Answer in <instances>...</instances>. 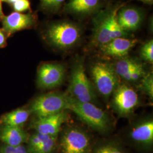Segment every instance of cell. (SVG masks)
<instances>
[{"instance_id": "obj_1", "label": "cell", "mask_w": 153, "mask_h": 153, "mask_svg": "<svg viewBox=\"0 0 153 153\" xmlns=\"http://www.w3.org/2000/svg\"><path fill=\"white\" fill-rule=\"evenodd\" d=\"M68 100L67 109L74 112L82 121L93 129L102 132L107 131L109 129V117L103 110L94 103L79 102L69 95Z\"/></svg>"}, {"instance_id": "obj_2", "label": "cell", "mask_w": 153, "mask_h": 153, "mask_svg": "<svg viewBox=\"0 0 153 153\" xmlns=\"http://www.w3.org/2000/svg\"><path fill=\"white\" fill-rule=\"evenodd\" d=\"M68 95L81 102L94 103L96 100L94 88L86 74L82 59H78L73 65Z\"/></svg>"}, {"instance_id": "obj_3", "label": "cell", "mask_w": 153, "mask_h": 153, "mask_svg": "<svg viewBox=\"0 0 153 153\" xmlns=\"http://www.w3.org/2000/svg\"><path fill=\"white\" fill-rule=\"evenodd\" d=\"M82 31L76 24L61 21L50 25L45 37L51 45L60 49H69L76 45L81 37Z\"/></svg>"}, {"instance_id": "obj_4", "label": "cell", "mask_w": 153, "mask_h": 153, "mask_svg": "<svg viewBox=\"0 0 153 153\" xmlns=\"http://www.w3.org/2000/svg\"><path fill=\"white\" fill-rule=\"evenodd\" d=\"M68 99L67 94L46 93L34 99L28 109L36 118L56 115L67 109Z\"/></svg>"}, {"instance_id": "obj_5", "label": "cell", "mask_w": 153, "mask_h": 153, "mask_svg": "<svg viewBox=\"0 0 153 153\" xmlns=\"http://www.w3.org/2000/svg\"><path fill=\"white\" fill-rule=\"evenodd\" d=\"M91 72L99 93L105 98H108L119 85L114 66L105 62H97L93 65Z\"/></svg>"}, {"instance_id": "obj_6", "label": "cell", "mask_w": 153, "mask_h": 153, "mask_svg": "<svg viewBox=\"0 0 153 153\" xmlns=\"http://www.w3.org/2000/svg\"><path fill=\"white\" fill-rule=\"evenodd\" d=\"M119 8L99 13L94 20L92 43L97 47L107 44L112 40V29Z\"/></svg>"}, {"instance_id": "obj_7", "label": "cell", "mask_w": 153, "mask_h": 153, "mask_svg": "<svg viewBox=\"0 0 153 153\" xmlns=\"http://www.w3.org/2000/svg\"><path fill=\"white\" fill-rule=\"evenodd\" d=\"M65 76V69L63 65L56 62L43 63L37 71V85L42 89H52L61 85Z\"/></svg>"}, {"instance_id": "obj_8", "label": "cell", "mask_w": 153, "mask_h": 153, "mask_svg": "<svg viewBox=\"0 0 153 153\" xmlns=\"http://www.w3.org/2000/svg\"><path fill=\"white\" fill-rule=\"evenodd\" d=\"M60 145L62 153H88L90 139L85 131L73 127L66 129L62 134Z\"/></svg>"}, {"instance_id": "obj_9", "label": "cell", "mask_w": 153, "mask_h": 153, "mask_svg": "<svg viewBox=\"0 0 153 153\" xmlns=\"http://www.w3.org/2000/svg\"><path fill=\"white\" fill-rule=\"evenodd\" d=\"M112 95V105L118 114L122 116L130 115L139 104L138 94L128 85H118Z\"/></svg>"}, {"instance_id": "obj_10", "label": "cell", "mask_w": 153, "mask_h": 153, "mask_svg": "<svg viewBox=\"0 0 153 153\" xmlns=\"http://www.w3.org/2000/svg\"><path fill=\"white\" fill-rule=\"evenodd\" d=\"M68 119L65 111H62L56 115L36 118L32 123V128L36 132L49 136H57L61 126Z\"/></svg>"}, {"instance_id": "obj_11", "label": "cell", "mask_w": 153, "mask_h": 153, "mask_svg": "<svg viewBox=\"0 0 153 153\" xmlns=\"http://www.w3.org/2000/svg\"><path fill=\"white\" fill-rule=\"evenodd\" d=\"M137 42L138 40L136 39L118 38L99 48L101 53L104 56L120 59L127 56Z\"/></svg>"}, {"instance_id": "obj_12", "label": "cell", "mask_w": 153, "mask_h": 153, "mask_svg": "<svg viewBox=\"0 0 153 153\" xmlns=\"http://www.w3.org/2000/svg\"><path fill=\"white\" fill-rule=\"evenodd\" d=\"M35 23V17L31 14L13 12L2 18L4 30L10 35L23 29L31 27Z\"/></svg>"}, {"instance_id": "obj_13", "label": "cell", "mask_w": 153, "mask_h": 153, "mask_svg": "<svg viewBox=\"0 0 153 153\" xmlns=\"http://www.w3.org/2000/svg\"><path fill=\"white\" fill-rule=\"evenodd\" d=\"M116 19L119 26L126 32L137 30L142 23V13L134 7H125L117 12Z\"/></svg>"}, {"instance_id": "obj_14", "label": "cell", "mask_w": 153, "mask_h": 153, "mask_svg": "<svg viewBox=\"0 0 153 153\" xmlns=\"http://www.w3.org/2000/svg\"><path fill=\"white\" fill-rule=\"evenodd\" d=\"M29 135L23 128L0 126V141L3 144L18 146L27 142Z\"/></svg>"}, {"instance_id": "obj_15", "label": "cell", "mask_w": 153, "mask_h": 153, "mask_svg": "<svg viewBox=\"0 0 153 153\" xmlns=\"http://www.w3.org/2000/svg\"><path fill=\"white\" fill-rule=\"evenodd\" d=\"M130 136L132 140L142 146H152L153 143V120H145L137 124L131 129Z\"/></svg>"}, {"instance_id": "obj_16", "label": "cell", "mask_w": 153, "mask_h": 153, "mask_svg": "<svg viewBox=\"0 0 153 153\" xmlns=\"http://www.w3.org/2000/svg\"><path fill=\"white\" fill-rule=\"evenodd\" d=\"M99 6V0H69L65 10L75 15L87 16L97 11Z\"/></svg>"}, {"instance_id": "obj_17", "label": "cell", "mask_w": 153, "mask_h": 153, "mask_svg": "<svg viewBox=\"0 0 153 153\" xmlns=\"http://www.w3.org/2000/svg\"><path fill=\"white\" fill-rule=\"evenodd\" d=\"M31 112L25 108H19L2 115L0 126H9L22 128L27 121Z\"/></svg>"}, {"instance_id": "obj_18", "label": "cell", "mask_w": 153, "mask_h": 153, "mask_svg": "<svg viewBox=\"0 0 153 153\" xmlns=\"http://www.w3.org/2000/svg\"><path fill=\"white\" fill-rule=\"evenodd\" d=\"M141 64L136 60L126 57L117 61L114 66L115 71L118 76L123 77L128 73L136 68Z\"/></svg>"}, {"instance_id": "obj_19", "label": "cell", "mask_w": 153, "mask_h": 153, "mask_svg": "<svg viewBox=\"0 0 153 153\" xmlns=\"http://www.w3.org/2000/svg\"><path fill=\"white\" fill-rule=\"evenodd\" d=\"M141 83L139 88L150 99L153 100V76L152 73L145 74L140 79Z\"/></svg>"}, {"instance_id": "obj_20", "label": "cell", "mask_w": 153, "mask_h": 153, "mask_svg": "<svg viewBox=\"0 0 153 153\" xmlns=\"http://www.w3.org/2000/svg\"><path fill=\"white\" fill-rule=\"evenodd\" d=\"M57 141V136L49 138L46 141L35 148L30 153H52L55 150Z\"/></svg>"}, {"instance_id": "obj_21", "label": "cell", "mask_w": 153, "mask_h": 153, "mask_svg": "<svg viewBox=\"0 0 153 153\" xmlns=\"http://www.w3.org/2000/svg\"><path fill=\"white\" fill-rule=\"evenodd\" d=\"M54 136H49L47 135H45L43 134H41L38 132H35L31 136H29L27 140L28 150L29 152L37 148L40 145L43 143L48 140L50 137Z\"/></svg>"}, {"instance_id": "obj_22", "label": "cell", "mask_w": 153, "mask_h": 153, "mask_svg": "<svg viewBox=\"0 0 153 153\" xmlns=\"http://www.w3.org/2000/svg\"><path fill=\"white\" fill-rule=\"evenodd\" d=\"M140 56L143 60L153 64V41L150 40L142 45L140 50Z\"/></svg>"}, {"instance_id": "obj_23", "label": "cell", "mask_w": 153, "mask_h": 153, "mask_svg": "<svg viewBox=\"0 0 153 153\" xmlns=\"http://www.w3.org/2000/svg\"><path fill=\"white\" fill-rule=\"evenodd\" d=\"M146 74L142 64L128 73L122 78L128 82H136L140 80Z\"/></svg>"}, {"instance_id": "obj_24", "label": "cell", "mask_w": 153, "mask_h": 153, "mask_svg": "<svg viewBox=\"0 0 153 153\" xmlns=\"http://www.w3.org/2000/svg\"><path fill=\"white\" fill-rule=\"evenodd\" d=\"M65 0H40V5L44 10L56 12L60 9Z\"/></svg>"}, {"instance_id": "obj_25", "label": "cell", "mask_w": 153, "mask_h": 153, "mask_svg": "<svg viewBox=\"0 0 153 153\" xmlns=\"http://www.w3.org/2000/svg\"><path fill=\"white\" fill-rule=\"evenodd\" d=\"M0 153H30L24 145L11 146L2 144L0 146Z\"/></svg>"}, {"instance_id": "obj_26", "label": "cell", "mask_w": 153, "mask_h": 153, "mask_svg": "<svg viewBox=\"0 0 153 153\" xmlns=\"http://www.w3.org/2000/svg\"><path fill=\"white\" fill-rule=\"evenodd\" d=\"M94 153H124L120 148L114 145L107 144L97 148Z\"/></svg>"}, {"instance_id": "obj_27", "label": "cell", "mask_w": 153, "mask_h": 153, "mask_svg": "<svg viewBox=\"0 0 153 153\" xmlns=\"http://www.w3.org/2000/svg\"><path fill=\"white\" fill-rule=\"evenodd\" d=\"M13 7L16 12L21 13L30 9V3L28 0H18L13 4Z\"/></svg>"}, {"instance_id": "obj_28", "label": "cell", "mask_w": 153, "mask_h": 153, "mask_svg": "<svg viewBox=\"0 0 153 153\" xmlns=\"http://www.w3.org/2000/svg\"><path fill=\"white\" fill-rule=\"evenodd\" d=\"M6 36L4 31L0 30V48L4 47L6 44Z\"/></svg>"}, {"instance_id": "obj_29", "label": "cell", "mask_w": 153, "mask_h": 153, "mask_svg": "<svg viewBox=\"0 0 153 153\" xmlns=\"http://www.w3.org/2000/svg\"><path fill=\"white\" fill-rule=\"evenodd\" d=\"M3 15V12H2V4L1 1H0V17L2 16Z\"/></svg>"}, {"instance_id": "obj_30", "label": "cell", "mask_w": 153, "mask_h": 153, "mask_svg": "<svg viewBox=\"0 0 153 153\" xmlns=\"http://www.w3.org/2000/svg\"><path fill=\"white\" fill-rule=\"evenodd\" d=\"M17 1H18V0H7L6 2H9V4L13 5L14 2H16Z\"/></svg>"}, {"instance_id": "obj_31", "label": "cell", "mask_w": 153, "mask_h": 153, "mask_svg": "<svg viewBox=\"0 0 153 153\" xmlns=\"http://www.w3.org/2000/svg\"><path fill=\"white\" fill-rule=\"evenodd\" d=\"M140 1L146 2V3H151L153 1V0H140Z\"/></svg>"}, {"instance_id": "obj_32", "label": "cell", "mask_w": 153, "mask_h": 153, "mask_svg": "<svg viewBox=\"0 0 153 153\" xmlns=\"http://www.w3.org/2000/svg\"><path fill=\"white\" fill-rule=\"evenodd\" d=\"M1 1H6L7 0H0Z\"/></svg>"}]
</instances>
